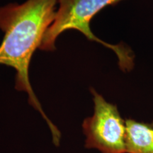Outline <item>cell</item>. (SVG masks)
Masks as SVG:
<instances>
[{
    "label": "cell",
    "mask_w": 153,
    "mask_h": 153,
    "mask_svg": "<svg viewBox=\"0 0 153 153\" xmlns=\"http://www.w3.org/2000/svg\"><path fill=\"white\" fill-rule=\"evenodd\" d=\"M57 0H27L22 4L0 7V29L4 33L0 45V65L16 70L15 88L28 95V102L46 121L53 143L58 146L61 133L42 108L29 80V66L35 51L54 21Z\"/></svg>",
    "instance_id": "obj_1"
},
{
    "label": "cell",
    "mask_w": 153,
    "mask_h": 153,
    "mask_svg": "<svg viewBox=\"0 0 153 153\" xmlns=\"http://www.w3.org/2000/svg\"><path fill=\"white\" fill-rule=\"evenodd\" d=\"M123 0H57L59 4L54 21L43 37L40 50H55L57 37L67 30L74 29L82 33L89 41L97 42L112 51L118 58V67L122 71H131L135 66V55L125 44L108 43L93 33L90 28L92 19L101 10Z\"/></svg>",
    "instance_id": "obj_2"
},
{
    "label": "cell",
    "mask_w": 153,
    "mask_h": 153,
    "mask_svg": "<svg viewBox=\"0 0 153 153\" xmlns=\"http://www.w3.org/2000/svg\"><path fill=\"white\" fill-rule=\"evenodd\" d=\"M90 91L94 114L82 123L85 148L97 149L101 153H126V120L116 105L107 101L93 88Z\"/></svg>",
    "instance_id": "obj_3"
},
{
    "label": "cell",
    "mask_w": 153,
    "mask_h": 153,
    "mask_svg": "<svg viewBox=\"0 0 153 153\" xmlns=\"http://www.w3.org/2000/svg\"><path fill=\"white\" fill-rule=\"evenodd\" d=\"M126 153H153V121L126 119Z\"/></svg>",
    "instance_id": "obj_4"
}]
</instances>
